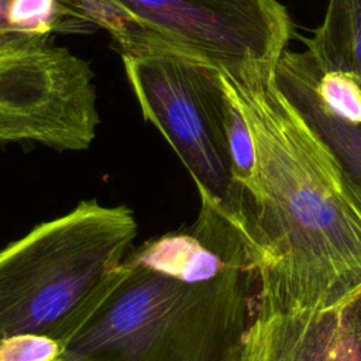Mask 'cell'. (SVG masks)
Here are the masks:
<instances>
[{"mask_svg": "<svg viewBox=\"0 0 361 361\" xmlns=\"http://www.w3.org/2000/svg\"><path fill=\"white\" fill-rule=\"evenodd\" d=\"M275 63L220 71L254 142L252 172L240 192L257 292L331 310L361 293V195L279 89Z\"/></svg>", "mask_w": 361, "mask_h": 361, "instance_id": "cell-1", "label": "cell"}, {"mask_svg": "<svg viewBox=\"0 0 361 361\" xmlns=\"http://www.w3.org/2000/svg\"><path fill=\"white\" fill-rule=\"evenodd\" d=\"M133 212L82 200L0 250V338L34 333L63 347L131 272Z\"/></svg>", "mask_w": 361, "mask_h": 361, "instance_id": "cell-2", "label": "cell"}, {"mask_svg": "<svg viewBox=\"0 0 361 361\" xmlns=\"http://www.w3.org/2000/svg\"><path fill=\"white\" fill-rule=\"evenodd\" d=\"M144 118L166 138L209 209L247 240L243 197L233 182L220 71L166 42L121 52Z\"/></svg>", "mask_w": 361, "mask_h": 361, "instance_id": "cell-3", "label": "cell"}, {"mask_svg": "<svg viewBox=\"0 0 361 361\" xmlns=\"http://www.w3.org/2000/svg\"><path fill=\"white\" fill-rule=\"evenodd\" d=\"M93 78L49 34L0 28V142L86 149L100 121Z\"/></svg>", "mask_w": 361, "mask_h": 361, "instance_id": "cell-4", "label": "cell"}, {"mask_svg": "<svg viewBox=\"0 0 361 361\" xmlns=\"http://www.w3.org/2000/svg\"><path fill=\"white\" fill-rule=\"evenodd\" d=\"M128 262V276L63 347L62 361L183 358L213 279L186 283Z\"/></svg>", "mask_w": 361, "mask_h": 361, "instance_id": "cell-5", "label": "cell"}, {"mask_svg": "<svg viewBox=\"0 0 361 361\" xmlns=\"http://www.w3.org/2000/svg\"><path fill=\"white\" fill-rule=\"evenodd\" d=\"M140 27L219 71L276 62L290 20L276 0H111Z\"/></svg>", "mask_w": 361, "mask_h": 361, "instance_id": "cell-6", "label": "cell"}, {"mask_svg": "<svg viewBox=\"0 0 361 361\" xmlns=\"http://www.w3.org/2000/svg\"><path fill=\"white\" fill-rule=\"evenodd\" d=\"M241 341L223 361H327L340 307L310 310L255 293Z\"/></svg>", "mask_w": 361, "mask_h": 361, "instance_id": "cell-7", "label": "cell"}, {"mask_svg": "<svg viewBox=\"0 0 361 361\" xmlns=\"http://www.w3.org/2000/svg\"><path fill=\"white\" fill-rule=\"evenodd\" d=\"M275 80L329 145L361 195V124L345 121L320 104L314 92V62L310 54L285 49L275 63Z\"/></svg>", "mask_w": 361, "mask_h": 361, "instance_id": "cell-8", "label": "cell"}, {"mask_svg": "<svg viewBox=\"0 0 361 361\" xmlns=\"http://www.w3.org/2000/svg\"><path fill=\"white\" fill-rule=\"evenodd\" d=\"M137 265L166 274L186 283L214 279L228 264L193 231L168 233L128 252Z\"/></svg>", "mask_w": 361, "mask_h": 361, "instance_id": "cell-9", "label": "cell"}, {"mask_svg": "<svg viewBox=\"0 0 361 361\" xmlns=\"http://www.w3.org/2000/svg\"><path fill=\"white\" fill-rule=\"evenodd\" d=\"M305 42L319 71L361 79V0H329L322 24Z\"/></svg>", "mask_w": 361, "mask_h": 361, "instance_id": "cell-10", "label": "cell"}, {"mask_svg": "<svg viewBox=\"0 0 361 361\" xmlns=\"http://www.w3.org/2000/svg\"><path fill=\"white\" fill-rule=\"evenodd\" d=\"M63 14L93 28L106 30L121 52H133L162 41L140 27L111 0H58Z\"/></svg>", "mask_w": 361, "mask_h": 361, "instance_id": "cell-11", "label": "cell"}, {"mask_svg": "<svg viewBox=\"0 0 361 361\" xmlns=\"http://www.w3.org/2000/svg\"><path fill=\"white\" fill-rule=\"evenodd\" d=\"M314 92L320 104L331 114L361 124V79L355 75L341 71L322 72L314 63Z\"/></svg>", "mask_w": 361, "mask_h": 361, "instance_id": "cell-12", "label": "cell"}, {"mask_svg": "<svg viewBox=\"0 0 361 361\" xmlns=\"http://www.w3.org/2000/svg\"><path fill=\"white\" fill-rule=\"evenodd\" d=\"M6 23L14 30L49 35L55 31H65V25L82 24L66 17L58 0H8ZM72 28L76 31L73 25Z\"/></svg>", "mask_w": 361, "mask_h": 361, "instance_id": "cell-13", "label": "cell"}, {"mask_svg": "<svg viewBox=\"0 0 361 361\" xmlns=\"http://www.w3.org/2000/svg\"><path fill=\"white\" fill-rule=\"evenodd\" d=\"M327 361H361V293L340 307Z\"/></svg>", "mask_w": 361, "mask_h": 361, "instance_id": "cell-14", "label": "cell"}, {"mask_svg": "<svg viewBox=\"0 0 361 361\" xmlns=\"http://www.w3.org/2000/svg\"><path fill=\"white\" fill-rule=\"evenodd\" d=\"M63 345L42 334L23 333L0 338V361H62Z\"/></svg>", "mask_w": 361, "mask_h": 361, "instance_id": "cell-15", "label": "cell"}, {"mask_svg": "<svg viewBox=\"0 0 361 361\" xmlns=\"http://www.w3.org/2000/svg\"><path fill=\"white\" fill-rule=\"evenodd\" d=\"M7 4H8V0H0V28H7V23H6Z\"/></svg>", "mask_w": 361, "mask_h": 361, "instance_id": "cell-16", "label": "cell"}]
</instances>
